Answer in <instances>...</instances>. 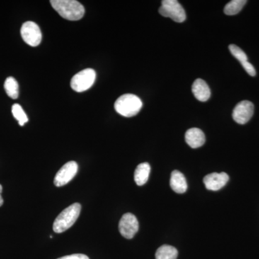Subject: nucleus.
<instances>
[{"instance_id":"nucleus-10","label":"nucleus","mask_w":259,"mask_h":259,"mask_svg":"<svg viewBox=\"0 0 259 259\" xmlns=\"http://www.w3.org/2000/svg\"><path fill=\"white\" fill-rule=\"evenodd\" d=\"M229 180V177L225 172L212 173L207 175L204 178V184L206 189L211 191H218L226 185Z\"/></svg>"},{"instance_id":"nucleus-17","label":"nucleus","mask_w":259,"mask_h":259,"mask_svg":"<svg viewBox=\"0 0 259 259\" xmlns=\"http://www.w3.org/2000/svg\"><path fill=\"white\" fill-rule=\"evenodd\" d=\"M245 0H232L226 5L224 8L225 14L235 15L239 13L246 4Z\"/></svg>"},{"instance_id":"nucleus-5","label":"nucleus","mask_w":259,"mask_h":259,"mask_svg":"<svg viewBox=\"0 0 259 259\" xmlns=\"http://www.w3.org/2000/svg\"><path fill=\"white\" fill-rule=\"evenodd\" d=\"M158 11L162 16L171 18L177 23L185 21V9L177 0H163Z\"/></svg>"},{"instance_id":"nucleus-19","label":"nucleus","mask_w":259,"mask_h":259,"mask_svg":"<svg viewBox=\"0 0 259 259\" xmlns=\"http://www.w3.org/2000/svg\"><path fill=\"white\" fill-rule=\"evenodd\" d=\"M229 50L231 51L232 55L234 56L237 60L239 61L242 66L244 65L245 63L248 62L246 54H245L244 51L242 50L241 48L237 47L234 44H231L229 46Z\"/></svg>"},{"instance_id":"nucleus-20","label":"nucleus","mask_w":259,"mask_h":259,"mask_svg":"<svg viewBox=\"0 0 259 259\" xmlns=\"http://www.w3.org/2000/svg\"><path fill=\"white\" fill-rule=\"evenodd\" d=\"M58 259H90L88 255L81 254V253H76V254H72L66 255V256L61 257Z\"/></svg>"},{"instance_id":"nucleus-7","label":"nucleus","mask_w":259,"mask_h":259,"mask_svg":"<svg viewBox=\"0 0 259 259\" xmlns=\"http://www.w3.org/2000/svg\"><path fill=\"white\" fill-rule=\"evenodd\" d=\"M139 223L137 218L132 213H126L119 223V231L124 238L131 239L137 233Z\"/></svg>"},{"instance_id":"nucleus-12","label":"nucleus","mask_w":259,"mask_h":259,"mask_svg":"<svg viewBox=\"0 0 259 259\" xmlns=\"http://www.w3.org/2000/svg\"><path fill=\"white\" fill-rule=\"evenodd\" d=\"M192 93L196 99L200 102H206L210 97L211 92L207 83L203 79H197L194 81Z\"/></svg>"},{"instance_id":"nucleus-6","label":"nucleus","mask_w":259,"mask_h":259,"mask_svg":"<svg viewBox=\"0 0 259 259\" xmlns=\"http://www.w3.org/2000/svg\"><path fill=\"white\" fill-rule=\"evenodd\" d=\"M20 33L24 41L30 47H37L41 42V31L38 25L34 22H25L22 25Z\"/></svg>"},{"instance_id":"nucleus-1","label":"nucleus","mask_w":259,"mask_h":259,"mask_svg":"<svg viewBox=\"0 0 259 259\" xmlns=\"http://www.w3.org/2000/svg\"><path fill=\"white\" fill-rule=\"evenodd\" d=\"M50 3L53 8L66 20H79L85 13L83 5L76 0H52Z\"/></svg>"},{"instance_id":"nucleus-4","label":"nucleus","mask_w":259,"mask_h":259,"mask_svg":"<svg viewBox=\"0 0 259 259\" xmlns=\"http://www.w3.org/2000/svg\"><path fill=\"white\" fill-rule=\"evenodd\" d=\"M96 80V72L93 69H83L75 74L71 80V87L77 93H83L93 86Z\"/></svg>"},{"instance_id":"nucleus-3","label":"nucleus","mask_w":259,"mask_h":259,"mask_svg":"<svg viewBox=\"0 0 259 259\" xmlns=\"http://www.w3.org/2000/svg\"><path fill=\"white\" fill-rule=\"evenodd\" d=\"M81 204L74 203L64 209L56 218L53 229L56 233L67 231L76 223L81 212Z\"/></svg>"},{"instance_id":"nucleus-21","label":"nucleus","mask_w":259,"mask_h":259,"mask_svg":"<svg viewBox=\"0 0 259 259\" xmlns=\"http://www.w3.org/2000/svg\"><path fill=\"white\" fill-rule=\"evenodd\" d=\"M2 192H3V187L0 185V207L3 204V202H4V200H3V197H2Z\"/></svg>"},{"instance_id":"nucleus-2","label":"nucleus","mask_w":259,"mask_h":259,"mask_svg":"<svg viewBox=\"0 0 259 259\" xmlns=\"http://www.w3.org/2000/svg\"><path fill=\"white\" fill-rule=\"evenodd\" d=\"M143 107L141 99L132 94H125L116 100L115 110L117 113L125 117L137 115Z\"/></svg>"},{"instance_id":"nucleus-14","label":"nucleus","mask_w":259,"mask_h":259,"mask_svg":"<svg viewBox=\"0 0 259 259\" xmlns=\"http://www.w3.org/2000/svg\"><path fill=\"white\" fill-rule=\"evenodd\" d=\"M150 172H151V166L149 163H140L134 174V180L136 185L139 186L145 185L149 178Z\"/></svg>"},{"instance_id":"nucleus-8","label":"nucleus","mask_w":259,"mask_h":259,"mask_svg":"<svg viewBox=\"0 0 259 259\" xmlns=\"http://www.w3.org/2000/svg\"><path fill=\"white\" fill-rule=\"evenodd\" d=\"M77 171V163L74 161L68 162L61 167L60 170L56 174L54 178V185L57 187L67 185L74 178Z\"/></svg>"},{"instance_id":"nucleus-18","label":"nucleus","mask_w":259,"mask_h":259,"mask_svg":"<svg viewBox=\"0 0 259 259\" xmlns=\"http://www.w3.org/2000/svg\"><path fill=\"white\" fill-rule=\"evenodd\" d=\"M12 112L15 118L19 122V125L23 126L28 122V117L24 111L23 107L18 104H15L12 107Z\"/></svg>"},{"instance_id":"nucleus-16","label":"nucleus","mask_w":259,"mask_h":259,"mask_svg":"<svg viewBox=\"0 0 259 259\" xmlns=\"http://www.w3.org/2000/svg\"><path fill=\"white\" fill-rule=\"evenodd\" d=\"M5 90L7 95L12 99L18 98L19 96V85L15 78L8 77L5 81Z\"/></svg>"},{"instance_id":"nucleus-15","label":"nucleus","mask_w":259,"mask_h":259,"mask_svg":"<svg viewBox=\"0 0 259 259\" xmlns=\"http://www.w3.org/2000/svg\"><path fill=\"white\" fill-rule=\"evenodd\" d=\"M178 250L171 245H163L156 252V259H177Z\"/></svg>"},{"instance_id":"nucleus-11","label":"nucleus","mask_w":259,"mask_h":259,"mask_svg":"<svg viewBox=\"0 0 259 259\" xmlns=\"http://www.w3.org/2000/svg\"><path fill=\"white\" fill-rule=\"evenodd\" d=\"M185 140L191 148H197L203 146L205 143V136L202 130L194 127L186 132Z\"/></svg>"},{"instance_id":"nucleus-13","label":"nucleus","mask_w":259,"mask_h":259,"mask_svg":"<svg viewBox=\"0 0 259 259\" xmlns=\"http://www.w3.org/2000/svg\"><path fill=\"white\" fill-rule=\"evenodd\" d=\"M170 186L172 190L175 191L176 193H185L187 190V183L183 174L177 170L172 171Z\"/></svg>"},{"instance_id":"nucleus-9","label":"nucleus","mask_w":259,"mask_h":259,"mask_svg":"<svg viewBox=\"0 0 259 259\" xmlns=\"http://www.w3.org/2000/svg\"><path fill=\"white\" fill-rule=\"evenodd\" d=\"M254 112V106L251 102L243 100L235 107L233 111V118L237 123L244 125L251 118Z\"/></svg>"}]
</instances>
